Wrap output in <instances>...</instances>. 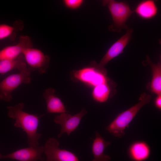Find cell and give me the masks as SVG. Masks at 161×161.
I'll return each mask as SVG.
<instances>
[{
  "label": "cell",
  "instance_id": "6da1fadb",
  "mask_svg": "<svg viewBox=\"0 0 161 161\" xmlns=\"http://www.w3.org/2000/svg\"><path fill=\"white\" fill-rule=\"evenodd\" d=\"M24 107L23 102L7 106L8 116L15 120L14 125L16 128H21L26 132L29 147L38 146V140L42 135L37 132L39 117L24 111Z\"/></svg>",
  "mask_w": 161,
  "mask_h": 161
},
{
  "label": "cell",
  "instance_id": "7a4b0ae2",
  "mask_svg": "<svg viewBox=\"0 0 161 161\" xmlns=\"http://www.w3.org/2000/svg\"><path fill=\"white\" fill-rule=\"evenodd\" d=\"M151 96L144 92L140 95L139 102L127 110L119 114L105 128L106 130L116 137H122L125 134V130L145 105L149 103Z\"/></svg>",
  "mask_w": 161,
  "mask_h": 161
},
{
  "label": "cell",
  "instance_id": "3957f363",
  "mask_svg": "<svg viewBox=\"0 0 161 161\" xmlns=\"http://www.w3.org/2000/svg\"><path fill=\"white\" fill-rule=\"evenodd\" d=\"M103 3L108 7L113 21L110 30L119 32L122 29H127L126 21L134 12L129 5L124 2L114 0H104Z\"/></svg>",
  "mask_w": 161,
  "mask_h": 161
},
{
  "label": "cell",
  "instance_id": "277c9868",
  "mask_svg": "<svg viewBox=\"0 0 161 161\" xmlns=\"http://www.w3.org/2000/svg\"><path fill=\"white\" fill-rule=\"evenodd\" d=\"M31 80V72L27 67L7 77L0 81V100L10 102L13 91L22 84L30 83Z\"/></svg>",
  "mask_w": 161,
  "mask_h": 161
},
{
  "label": "cell",
  "instance_id": "5b68a950",
  "mask_svg": "<svg viewBox=\"0 0 161 161\" xmlns=\"http://www.w3.org/2000/svg\"><path fill=\"white\" fill-rule=\"evenodd\" d=\"M95 63V61H92L89 66L73 71L71 73L72 77L73 79L94 87L107 83L106 75L97 68Z\"/></svg>",
  "mask_w": 161,
  "mask_h": 161
},
{
  "label": "cell",
  "instance_id": "8992f818",
  "mask_svg": "<svg viewBox=\"0 0 161 161\" xmlns=\"http://www.w3.org/2000/svg\"><path fill=\"white\" fill-rule=\"evenodd\" d=\"M22 55L28 68L30 71H37L40 74L46 73L50 61L49 57L40 49L30 47L26 49Z\"/></svg>",
  "mask_w": 161,
  "mask_h": 161
},
{
  "label": "cell",
  "instance_id": "52a82bcc",
  "mask_svg": "<svg viewBox=\"0 0 161 161\" xmlns=\"http://www.w3.org/2000/svg\"><path fill=\"white\" fill-rule=\"evenodd\" d=\"M60 143L55 138H50L44 146V152L46 161H79L73 152L59 147Z\"/></svg>",
  "mask_w": 161,
  "mask_h": 161
},
{
  "label": "cell",
  "instance_id": "ba28073f",
  "mask_svg": "<svg viewBox=\"0 0 161 161\" xmlns=\"http://www.w3.org/2000/svg\"><path fill=\"white\" fill-rule=\"evenodd\" d=\"M133 32L132 29H128L125 34L110 47L100 62L98 64H96V66L99 70L106 75L107 71L104 66L122 52L130 41Z\"/></svg>",
  "mask_w": 161,
  "mask_h": 161
},
{
  "label": "cell",
  "instance_id": "9c48e42d",
  "mask_svg": "<svg viewBox=\"0 0 161 161\" xmlns=\"http://www.w3.org/2000/svg\"><path fill=\"white\" fill-rule=\"evenodd\" d=\"M87 111L84 108L78 113L72 116L64 112L56 116L54 122L61 126L60 133L58 137L60 138L64 133H66L68 135L75 130L79 124L82 118L87 113Z\"/></svg>",
  "mask_w": 161,
  "mask_h": 161
},
{
  "label": "cell",
  "instance_id": "30bf717a",
  "mask_svg": "<svg viewBox=\"0 0 161 161\" xmlns=\"http://www.w3.org/2000/svg\"><path fill=\"white\" fill-rule=\"evenodd\" d=\"M44 146L39 145L29 147L18 150L8 154H0V159L9 158L19 161H38L43 160L42 154Z\"/></svg>",
  "mask_w": 161,
  "mask_h": 161
},
{
  "label": "cell",
  "instance_id": "8fae6325",
  "mask_svg": "<svg viewBox=\"0 0 161 161\" xmlns=\"http://www.w3.org/2000/svg\"><path fill=\"white\" fill-rule=\"evenodd\" d=\"M33 45L29 37L21 35L17 44L6 47L0 50V60L16 59L22 55L26 49L33 47Z\"/></svg>",
  "mask_w": 161,
  "mask_h": 161
},
{
  "label": "cell",
  "instance_id": "7c38bea8",
  "mask_svg": "<svg viewBox=\"0 0 161 161\" xmlns=\"http://www.w3.org/2000/svg\"><path fill=\"white\" fill-rule=\"evenodd\" d=\"M55 93V90L52 88L47 89L43 93V96L46 102L47 113L61 114L67 112L64 103Z\"/></svg>",
  "mask_w": 161,
  "mask_h": 161
},
{
  "label": "cell",
  "instance_id": "4fadbf2b",
  "mask_svg": "<svg viewBox=\"0 0 161 161\" xmlns=\"http://www.w3.org/2000/svg\"><path fill=\"white\" fill-rule=\"evenodd\" d=\"M150 153L149 146L142 141H136L132 143L128 151L129 157L133 161H145L148 158Z\"/></svg>",
  "mask_w": 161,
  "mask_h": 161
},
{
  "label": "cell",
  "instance_id": "5bb4252c",
  "mask_svg": "<svg viewBox=\"0 0 161 161\" xmlns=\"http://www.w3.org/2000/svg\"><path fill=\"white\" fill-rule=\"evenodd\" d=\"M95 137L92 146V152L94 159L92 161H109L110 157L104 153L106 147L111 143L106 141L97 131L95 132Z\"/></svg>",
  "mask_w": 161,
  "mask_h": 161
},
{
  "label": "cell",
  "instance_id": "9a60e30c",
  "mask_svg": "<svg viewBox=\"0 0 161 161\" xmlns=\"http://www.w3.org/2000/svg\"><path fill=\"white\" fill-rule=\"evenodd\" d=\"M134 12L140 18L148 20L152 19L157 15L158 8L154 1L145 0L138 4Z\"/></svg>",
  "mask_w": 161,
  "mask_h": 161
},
{
  "label": "cell",
  "instance_id": "2e32d148",
  "mask_svg": "<svg viewBox=\"0 0 161 161\" xmlns=\"http://www.w3.org/2000/svg\"><path fill=\"white\" fill-rule=\"evenodd\" d=\"M146 62L151 67L152 77L150 87L151 91L157 95H161V64L153 63L148 55L146 56Z\"/></svg>",
  "mask_w": 161,
  "mask_h": 161
},
{
  "label": "cell",
  "instance_id": "e0dca14e",
  "mask_svg": "<svg viewBox=\"0 0 161 161\" xmlns=\"http://www.w3.org/2000/svg\"><path fill=\"white\" fill-rule=\"evenodd\" d=\"M27 67L22 54L15 59L0 60V74H4L15 69L20 71Z\"/></svg>",
  "mask_w": 161,
  "mask_h": 161
},
{
  "label": "cell",
  "instance_id": "ac0fdd59",
  "mask_svg": "<svg viewBox=\"0 0 161 161\" xmlns=\"http://www.w3.org/2000/svg\"><path fill=\"white\" fill-rule=\"evenodd\" d=\"M110 89L107 83L100 84L94 87L92 92L93 98L97 102L103 103L108 99Z\"/></svg>",
  "mask_w": 161,
  "mask_h": 161
},
{
  "label": "cell",
  "instance_id": "d6986e66",
  "mask_svg": "<svg viewBox=\"0 0 161 161\" xmlns=\"http://www.w3.org/2000/svg\"><path fill=\"white\" fill-rule=\"evenodd\" d=\"M16 24L11 26L5 24H0V40L11 38L16 35V32L18 30Z\"/></svg>",
  "mask_w": 161,
  "mask_h": 161
},
{
  "label": "cell",
  "instance_id": "ffe728a7",
  "mask_svg": "<svg viewBox=\"0 0 161 161\" xmlns=\"http://www.w3.org/2000/svg\"><path fill=\"white\" fill-rule=\"evenodd\" d=\"M84 2L83 0H64L63 3L67 8L75 10L80 7Z\"/></svg>",
  "mask_w": 161,
  "mask_h": 161
},
{
  "label": "cell",
  "instance_id": "44dd1931",
  "mask_svg": "<svg viewBox=\"0 0 161 161\" xmlns=\"http://www.w3.org/2000/svg\"><path fill=\"white\" fill-rule=\"evenodd\" d=\"M156 106L159 109H161V95H158L155 101Z\"/></svg>",
  "mask_w": 161,
  "mask_h": 161
}]
</instances>
